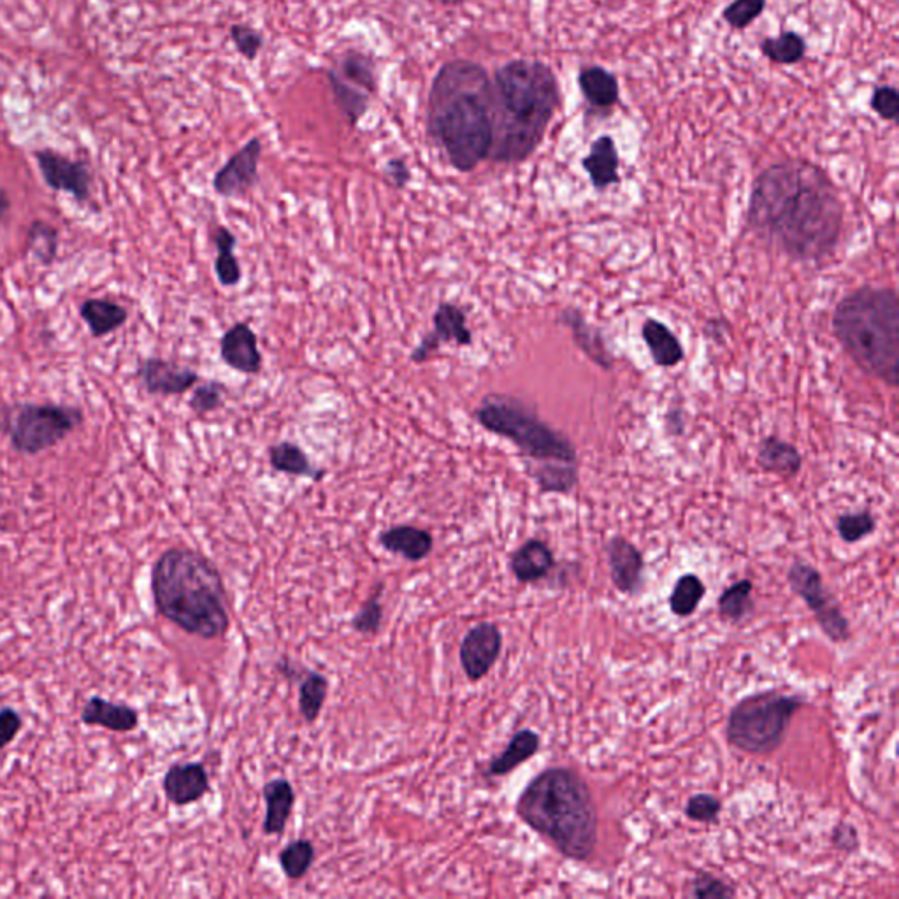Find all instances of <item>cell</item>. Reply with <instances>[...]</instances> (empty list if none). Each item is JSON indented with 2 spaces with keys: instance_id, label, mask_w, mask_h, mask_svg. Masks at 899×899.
Returning <instances> with one entry per match:
<instances>
[{
  "instance_id": "6da1fadb",
  "label": "cell",
  "mask_w": 899,
  "mask_h": 899,
  "mask_svg": "<svg viewBox=\"0 0 899 899\" xmlns=\"http://www.w3.org/2000/svg\"><path fill=\"white\" fill-rule=\"evenodd\" d=\"M747 223L791 258L822 261L834 252L842 234V199L820 165L784 160L756 177Z\"/></svg>"
},
{
  "instance_id": "7a4b0ae2",
  "label": "cell",
  "mask_w": 899,
  "mask_h": 899,
  "mask_svg": "<svg viewBox=\"0 0 899 899\" xmlns=\"http://www.w3.org/2000/svg\"><path fill=\"white\" fill-rule=\"evenodd\" d=\"M427 136L459 173L488 160L494 139V90L482 64L453 58L439 67L427 93Z\"/></svg>"
},
{
  "instance_id": "3957f363",
  "label": "cell",
  "mask_w": 899,
  "mask_h": 899,
  "mask_svg": "<svg viewBox=\"0 0 899 899\" xmlns=\"http://www.w3.org/2000/svg\"><path fill=\"white\" fill-rule=\"evenodd\" d=\"M494 139L488 160L520 164L538 150L561 107V89L552 67L517 58L492 76Z\"/></svg>"
},
{
  "instance_id": "277c9868",
  "label": "cell",
  "mask_w": 899,
  "mask_h": 899,
  "mask_svg": "<svg viewBox=\"0 0 899 899\" xmlns=\"http://www.w3.org/2000/svg\"><path fill=\"white\" fill-rule=\"evenodd\" d=\"M151 592L157 612L192 636L217 639L229 631L222 575L197 550H165L151 569Z\"/></svg>"
},
{
  "instance_id": "5b68a950",
  "label": "cell",
  "mask_w": 899,
  "mask_h": 899,
  "mask_svg": "<svg viewBox=\"0 0 899 899\" xmlns=\"http://www.w3.org/2000/svg\"><path fill=\"white\" fill-rule=\"evenodd\" d=\"M517 816L569 860H589L598 842L589 785L567 768H550L532 780L517 802Z\"/></svg>"
},
{
  "instance_id": "8992f818",
  "label": "cell",
  "mask_w": 899,
  "mask_h": 899,
  "mask_svg": "<svg viewBox=\"0 0 899 899\" xmlns=\"http://www.w3.org/2000/svg\"><path fill=\"white\" fill-rule=\"evenodd\" d=\"M833 331L843 350L872 377L899 383V301L892 288L863 287L838 302Z\"/></svg>"
},
{
  "instance_id": "52a82bcc",
  "label": "cell",
  "mask_w": 899,
  "mask_h": 899,
  "mask_svg": "<svg viewBox=\"0 0 899 899\" xmlns=\"http://www.w3.org/2000/svg\"><path fill=\"white\" fill-rule=\"evenodd\" d=\"M474 420L492 435L510 439L537 464H578L572 441L514 395L491 394L474 410Z\"/></svg>"
},
{
  "instance_id": "ba28073f",
  "label": "cell",
  "mask_w": 899,
  "mask_h": 899,
  "mask_svg": "<svg viewBox=\"0 0 899 899\" xmlns=\"http://www.w3.org/2000/svg\"><path fill=\"white\" fill-rule=\"evenodd\" d=\"M797 695L759 692L741 700L727 718V741L741 752L770 753L784 744L794 714L802 708Z\"/></svg>"
},
{
  "instance_id": "9c48e42d",
  "label": "cell",
  "mask_w": 899,
  "mask_h": 899,
  "mask_svg": "<svg viewBox=\"0 0 899 899\" xmlns=\"http://www.w3.org/2000/svg\"><path fill=\"white\" fill-rule=\"evenodd\" d=\"M83 422L80 410L57 404H8L0 408V430L14 450L37 456L60 443Z\"/></svg>"
},
{
  "instance_id": "30bf717a",
  "label": "cell",
  "mask_w": 899,
  "mask_h": 899,
  "mask_svg": "<svg viewBox=\"0 0 899 899\" xmlns=\"http://www.w3.org/2000/svg\"><path fill=\"white\" fill-rule=\"evenodd\" d=\"M333 92L334 103L350 127L368 115L372 99L380 89L377 58L362 49L346 48L331 57L322 69Z\"/></svg>"
},
{
  "instance_id": "8fae6325",
  "label": "cell",
  "mask_w": 899,
  "mask_h": 899,
  "mask_svg": "<svg viewBox=\"0 0 899 899\" xmlns=\"http://www.w3.org/2000/svg\"><path fill=\"white\" fill-rule=\"evenodd\" d=\"M787 578L791 589L808 604L810 612L816 615L817 624L829 639H833L834 643L851 639V625L843 615L837 598L826 589L822 576L816 567L805 561H796L788 569Z\"/></svg>"
},
{
  "instance_id": "7c38bea8",
  "label": "cell",
  "mask_w": 899,
  "mask_h": 899,
  "mask_svg": "<svg viewBox=\"0 0 899 899\" xmlns=\"http://www.w3.org/2000/svg\"><path fill=\"white\" fill-rule=\"evenodd\" d=\"M503 634L496 624L480 622L471 627L459 648L461 666L470 682L487 677L492 666L502 656Z\"/></svg>"
},
{
  "instance_id": "4fadbf2b",
  "label": "cell",
  "mask_w": 899,
  "mask_h": 899,
  "mask_svg": "<svg viewBox=\"0 0 899 899\" xmlns=\"http://www.w3.org/2000/svg\"><path fill=\"white\" fill-rule=\"evenodd\" d=\"M261 138L250 139L243 148L218 169L214 177V191L227 199L241 197L258 183V162L262 157Z\"/></svg>"
},
{
  "instance_id": "5bb4252c",
  "label": "cell",
  "mask_w": 899,
  "mask_h": 899,
  "mask_svg": "<svg viewBox=\"0 0 899 899\" xmlns=\"http://www.w3.org/2000/svg\"><path fill=\"white\" fill-rule=\"evenodd\" d=\"M433 333H427L422 337L417 348L412 351L410 359L415 364H424L430 359V355L439 350V346L447 343H457L461 346H470L473 343V334L468 329V320L461 308L452 302H441L438 310L433 315Z\"/></svg>"
},
{
  "instance_id": "9a60e30c",
  "label": "cell",
  "mask_w": 899,
  "mask_h": 899,
  "mask_svg": "<svg viewBox=\"0 0 899 899\" xmlns=\"http://www.w3.org/2000/svg\"><path fill=\"white\" fill-rule=\"evenodd\" d=\"M37 164L46 185L57 192H67L76 200H87L90 195L92 176L83 162L66 159L51 150L37 151Z\"/></svg>"
},
{
  "instance_id": "2e32d148",
  "label": "cell",
  "mask_w": 899,
  "mask_h": 899,
  "mask_svg": "<svg viewBox=\"0 0 899 899\" xmlns=\"http://www.w3.org/2000/svg\"><path fill=\"white\" fill-rule=\"evenodd\" d=\"M138 378L151 395H182L199 383V374L171 360L145 359L139 362Z\"/></svg>"
},
{
  "instance_id": "e0dca14e",
  "label": "cell",
  "mask_w": 899,
  "mask_h": 899,
  "mask_svg": "<svg viewBox=\"0 0 899 899\" xmlns=\"http://www.w3.org/2000/svg\"><path fill=\"white\" fill-rule=\"evenodd\" d=\"M608 566L619 592L636 593L643 587V555L631 541L613 537L607 545Z\"/></svg>"
},
{
  "instance_id": "ac0fdd59",
  "label": "cell",
  "mask_w": 899,
  "mask_h": 899,
  "mask_svg": "<svg viewBox=\"0 0 899 899\" xmlns=\"http://www.w3.org/2000/svg\"><path fill=\"white\" fill-rule=\"evenodd\" d=\"M223 362L243 374H258L262 369V354L258 350L257 334L246 322L232 325L220 342Z\"/></svg>"
},
{
  "instance_id": "d6986e66",
  "label": "cell",
  "mask_w": 899,
  "mask_h": 899,
  "mask_svg": "<svg viewBox=\"0 0 899 899\" xmlns=\"http://www.w3.org/2000/svg\"><path fill=\"white\" fill-rule=\"evenodd\" d=\"M162 787L169 802L176 807H186L209 793L208 771L200 762L174 764L165 773Z\"/></svg>"
},
{
  "instance_id": "ffe728a7",
  "label": "cell",
  "mask_w": 899,
  "mask_h": 899,
  "mask_svg": "<svg viewBox=\"0 0 899 899\" xmlns=\"http://www.w3.org/2000/svg\"><path fill=\"white\" fill-rule=\"evenodd\" d=\"M585 173L589 174L590 183L596 191H607L608 186L616 185L621 182L619 176V151L612 136H599L590 145V151L581 160Z\"/></svg>"
},
{
  "instance_id": "44dd1931",
  "label": "cell",
  "mask_w": 899,
  "mask_h": 899,
  "mask_svg": "<svg viewBox=\"0 0 899 899\" xmlns=\"http://www.w3.org/2000/svg\"><path fill=\"white\" fill-rule=\"evenodd\" d=\"M511 573L520 584L543 580L555 567L554 552L545 541L529 540L515 550L510 561Z\"/></svg>"
},
{
  "instance_id": "7402d4cb",
  "label": "cell",
  "mask_w": 899,
  "mask_h": 899,
  "mask_svg": "<svg viewBox=\"0 0 899 899\" xmlns=\"http://www.w3.org/2000/svg\"><path fill=\"white\" fill-rule=\"evenodd\" d=\"M81 721L87 726L104 727L115 733H129L138 727L139 714L132 706L118 705V703L104 700L101 695H93L87 701L81 712Z\"/></svg>"
},
{
  "instance_id": "603a6c76",
  "label": "cell",
  "mask_w": 899,
  "mask_h": 899,
  "mask_svg": "<svg viewBox=\"0 0 899 899\" xmlns=\"http://www.w3.org/2000/svg\"><path fill=\"white\" fill-rule=\"evenodd\" d=\"M380 545L390 554L401 555L412 563H420L429 557L435 540L426 529L415 528V526H394L381 532Z\"/></svg>"
},
{
  "instance_id": "cb8c5ba5",
  "label": "cell",
  "mask_w": 899,
  "mask_h": 899,
  "mask_svg": "<svg viewBox=\"0 0 899 899\" xmlns=\"http://www.w3.org/2000/svg\"><path fill=\"white\" fill-rule=\"evenodd\" d=\"M561 322L572 331L576 346L584 351L596 366L610 371L613 368V359L608 351L607 343L598 329L587 324V320L581 316L580 311L566 310L561 313Z\"/></svg>"
},
{
  "instance_id": "d4e9b609",
  "label": "cell",
  "mask_w": 899,
  "mask_h": 899,
  "mask_svg": "<svg viewBox=\"0 0 899 899\" xmlns=\"http://www.w3.org/2000/svg\"><path fill=\"white\" fill-rule=\"evenodd\" d=\"M264 802H266V819H264V833L284 834L288 819L292 816L293 805H296V791L287 779H275L264 785Z\"/></svg>"
},
{
  "instance_id": "484cf974",
  "label": "cell",
  "mask_w": 899,
  "mask_h": 899,
  "mask_svg": "<svg viewBox=\"0 0 899 899\" xmlns=\"http://www.w3.org/2000/svg\"><path fill=\"white\" fill-rule=\"evenodd\" d=\"M578 84H580L585 101L601 112L612 110L621 101L619 80L604 67H585L578 76Z\"/></svg>"
},
{
  "instance_id": "4316f807",
  "label": "cell",
  "mask_w": 899,
  "mask_h": 899,
  "mask_svg": "<svg viewBox=\"0 0 899 899\" xmlns=\"http://www.w3.org/2000/svg\"><path fill=\"white\" fill-rule=\"evenodd\" d=\"M758 464L767 473L782 474V476L793 479L802 471L803 457L799 450L788 441L776 438V436H768L759 445Z\"/></svg>"
},
{
  "instance_id": "83f0119b",
  "label": "cell",
  "mask_w": 899,
  "mask_h": 899,
  "mask_svg": "<svg viewBox=\"0 0 899 899\" xmlns=\"http://www.w3.org/2000/svg\"><path fill=\"white\" fill-rule=\"evenodd\" d=\"M643 342L647 343L652 359L660 368H675L685 357L682 345L659 320L648 319L642 327Z\"/></svg>"
},
{
  "instance_id": "f1b7e54d",
  "label": "cell",
  "mask_w": 899,
  "mask_h": 899,
  "mask_svg": "<svg viewBox=\"0 0 899 899\" xmlns=\"http://www.w3.org/2000/svg\"><path fill=\"white\" fill-rule=\"evenodd\" d=\"M540 736L531 729H522L511 738L510 744L503 750L497 758L492 759L488 764L487 776H506L510 775L511 771L517 770L520 764L529 761V759L538 753L540 750Z\"/></svg>"
},
{
  "instance_id": "f546056e",
  "label": "cell",
  "mask_w": 899,
  "mask_h": 899,
  "mask_svg": "<svg viewBox=\"0 0 899 899\" xmlns=\"http://www.w3.org/2000/svg\"><path fill=\"white\" fill-rule=\"evenodd\" d=\"M81 319L89 325L93 337H104L115 333L127 322V310L107 299H87L80 308Z\"/></svg>"
},
{
  "instance_id": "4dcf8cb0",
  "label": "cell",
  "mask_w": 899,
  "mask_h": 899,
  "mask_svg": "<svg viewBox=\"0 0 899 899\" xmlns=\"http://www.w3.org/2000/svg\"><path fill=\"white\" fill-rule=\"evenodd\" d=\"M269 464L278 473L292 474V476L320 480L325 474L324 470H316L307 453L290 441H281L269 448Z\"/></svg>"
},
{
  "instance_id": "1f68e13d",
  "label": "cell",
  "mask_w": 899,
  "mask_h": 899,
  "mask_svg": "<svg viewBox=\"0 0 899 899\" xmlns=\"http://www.w3.org/2000/svg\"><path fill=\"white\" fill-rule=\"evenodd\" d=\"M214 241L218 252L217 261H215L218 281L227 288L240 285L243 273H241L240 262L234 253L235 243H238L235 235L227 227H218Z\"/></svg>"
},
{
  "instance_id": "d6a6232c",
  "label": "cell",
  "mask_w": 899,
  "mask_h": 899,
  "mask_svg": "<svg viewBox=\"0 0 899 899\" xmlns=\"http://www.w3.org/2000/svg\"><path fill=\"white\" fill-rule=\"evenodd\" d=\"M528 470L546 494H569L578 483V464H528Z\"/></svg>"
},
{
  "instance_id": "836d02e7",
  "label": "cell",
  "mask_w": 899,
  "mask_h": 899,
  "mask_svg": "<svg viewBox=\"0 0 899 899\" xmlns=\"http://www.w3.org/2000/svg\"><path fill=\"white\" fill-rule=\"evenodd\" d=\"M761 54L779 66H794L807 54V43L797 32L788 31L779 37H767L761 43Z\"/></svg>"
},
{
  "instance_id": "e575fe53",
  "label": "cell",
  "mask_w": 899,
  "mask_h": 899,
  "mask_svg": "<svg viewBox=\"0 0 899 899\" xmlns=\"http://www.w3.org/2000/svg\"><path fill=\"white\" fill-rule=\"evenodd\" d=\"M752 590L753 585L750 580L736 581L735 585L724 590L718 601V613L724 621L741 624L752 613Z\"/></svg>"
},
{
  "instance_id": "d590c367",
  "label": "cell",
  "mask_w": 899,
  "mask_h": 899,
  "mask_svg": "<svg viewBox=\"0 0 899 899\" xmlns=\"http://www.w3.org/2000/svg\"><path fill=\"white\" fill-rule=\"evenodd\" d=\"M329 694V680L316 671H308L299 685V712L308 724L315 723L322 714Z\"/></svg>"
},
{
  "instance_id": "8d00e7d4",
  "label": "cell",
  "mask_w": 899,
  "mask_h": 899,
  "mask_svg": "<svg viewBox=\"0 0 899 899\" xmlns=\"http://www.w3.org/2000/svg\"><path fill=\"white\" fill-rule=\"evenodd\" d=\"M706 587L700 576L694 573L683 575L675 584L673 592L669 596V608L677 616H691L705 598Z\"/></svg>"
},
{
  "instance_id": "74e56055",
  "label": "cell",
  "mask_w": 899,
  "mask_h": 899,
  "mask_svg": "<svg viewBox=\"0 0 899 899\" xmlns=\"http://www.w3.org/2000/svg\"><path fill=\"white\" fill-rule=\"evenodd\" d=\"M313 863H315V846L310 840H293L279 854L281 869H284L285 877L290 880L304 877Z\"/></svg>"
},
{
  "instance_id": "f35d334b",
  "label": "cell",
  "mask_w": 899,
  "mask_h": 899,
  "mask_svg": "<svg viewBox=\"0 0 899 899\" xmlns=\"http://www.w3.org/2000/svg\"><path fill=\"white\" fill-rule=\"evenodd\" d=\"M58 232L45 222H34L28 229L27 250L41 264H51L57 257Z\"/></svg>"
},
{
  "instance_id": "ab89813d",
  "label": "cell",
  "mask_w": 899,
  "mask_h": 899,
  "mask_svg": "<svg viewBox=\"0 0 899 899\" xmlns=\"http://www.w3.org/2000/svg\"><path fill=\"white\" fill-rule=\"evenodd\" d=\"M767 10V0H735L723 11L724 22L736 31L750 27Z\"/></svg>"
},
{
  "instance_id": "60d3db41",
  "label": "cell",
  "mask_w": 899,
  "mask_h": 899,
  "mask_svg": "<svg viewBox=\"0 0 899 899\" xmlns=\"http://www.w3.org/2000/svg\"><path fill=\"white\" fill-rule=\"evenodd\" d=\"M875 528H877V522L869 511L842 515L837 522L838 534L845 543H857L864 540L875 531Z\"/></svg>"
},
{
  "instance_id": "b9f144b4",
  "label": "cell",
  "mask_w": 899,
  "mask_h": 899,
  "mask_svg": "<svg viewBox=\"0 0 899 899\" xmlns=\"http://www.w3.org/2000/svg\"><path fill=\"white\" fill-rule=\"evenodd\" d=\"M229 36L241 57L246 58L249 62L257 60L261 49L264 48V36L257 28L250 27L246 23H234L229 28Z\"/></svg>"
},
{
  "instance_id": "7bdbcfd3",
  "label": "cell",
  "mask_w": 899,
  "mask_h": 899,
  "mask_svg": "<svg viewBox=\"0 0 899 899\" xmlns=\"http://www.w3.org/2000/svg\"><path fill=\"white\" fill-rule=\"evenodd\" d=\"M381 585L374 589V593L369 596L368 601L360 607L359 612L355 613L351 619V627L357 633L374 634L380 631L381 621H383V608L380 603Z\"/></svg>"
},
{
  "instance_id": "ee69618b",
  "label": "cell",
  "mask_w": 899,
  "mask_h": 899,
  "mask_svg": "<svg viewBox=\"0 0 899 899\" xmlns=\"http://www.w3.org/2000/svg\"><path fill=\"white\" fill-rule=\"evenodd\" d=\"M223 392H226V389L218 381H205L199 387H195L191 403H188L192 412L195 415H208V413L222 408Z\"/></svg>"
},
{
  "instance_id": "f6af8a7d",
  "label": "cell",
  "mask_w": 899,
  "mask_h": 899,
  "mask_svg": "<svg viewBox=\"0 0 899 899\" xmlns=\"http://www.w3.org/2000/svg\"><path fill=\"white\" fill-rule=\"evenodd\" d=\"M687 895L700 899H723L733 898V896H736V890L735 887L715 877L712 873L700 872L695 875L694 881L691 884V890Z\"/></svg>"
},
{
  "instance_id": "bcb514c9",
  "label": "cell",
  "mask_w": 899,
  "mask_h": 899,
  "mask_svg": "<svg viewBox=\"0 0 899 899\" xmlns=\"http://www.w3.org/2000/svg\"><path fill=\"white\" fill-rule=\"evenodd\" d=\"M723 810V803L712 794H695L689 799L685 807V816L695 822L712 825L718 819V814Z\"/></svg>"
},
{
  "instance_id": "7dc6e473",
  "label": "cell",
  "mask_w": 899,
  "mask_h": 899,
  "mask_svg": "<svg viewBox=\"0 0 899 899\" xmlns=\"http://www.w3.org/2000/svg\"><path fill=\"white\" fill-rule=\"evenodd\" d=\"M872 110L881 120L896 122L899 113V93L895 87L884 84L875 89L872 95Z\"/></svg>"
},
{
  "instance_id": "c3c4849f",
  "label": "cell",
  "mask_w": 899,
  "mask_h": 899,
  "mask_svg": "<svg viewBox=\"0 0 899 899\" xmlns=\"http://www.w3.org/2000/svg\"><path fill=\"white\" fill-rule=\"evenodd\" d=\"M23 723L19 712L10 706L0 708V750L5 749L19 736Z\"/></svg>"
},
{
  "instance_id": "681fc988",
  "label": "cell",
  "mask_w": 899,
  "mask_h": 899,
  "mask_svg": "<svg viewBox=\"0 0 899 899\" xmlns=\"http://www.w3.org/2000/svg\"><path fill=\"white\" fill-rule=\"evenodd\" d=\"M385 176L397 191H403L412 182V171L404 159H390L385 165Z\"/></svg>"
},
{
  "instance_id": "f907efd6",
  "label": "cell",
  "mask_w": 899,
  "mask_h": 899,
  "mask_svg": "<svg viewBox=\"0 0 899 899\" xmlns=\"http://www.w3.org/2000/svg\"><path fill=\"white\" fill-rule=\"evenodd\" d=\"M833 843L838 851L854 852L860 846V837L854 826L840 825L834 829Z\"/></svg>"
},
{
  "instance_id": "816d5d0a",
  "label": "cell",
  "mask_w": 899,
  "mask_h": 899,
  "mask_svg": "<svg viewBox=\"0 0 899 899\" xmlns=\"http://www.w3.org/2000/svg\"><path fill=\"white\" fill-rule=\"evenodd\" d=\"M11 200L10 195L5 194L4 188H0V220L10 211Z\"/></svg>"
},
{
  "instance_id": "f5cc1de1",
  "label": "cell",
  "mask_w": 899,
  "mask_h": 899,
  "mask_svg": "<svg viewBox=\"0 0 899 899\" xmlns=\"http://www.w3.org/2000/svg\"><path fill=\"white\" fill-rule=\"evenodd\" d=\"M433 2H438L441 5H462L470 2V0H433Z\"/></svg>"
}]
</instances>
